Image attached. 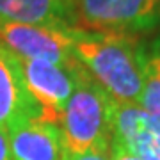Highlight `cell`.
Returning a JSON list of instances; mask_svg holds the SVG:
<instances>
[{
    "instance_id": "cell-4",
    "label": "cell",
    "mask_w": 160,
    "mask_h": 160,
    "mask_svg": "<svg viewBox=\"0 0 160 160\" xmlns=\"http://www.w3.org/2000/svg\"><path fill=\"white\" fill-rule=\"evenodd\" d=\"M18 64L22 69L23 84L39 107L41 118L57 125L71 92L78 84L84 66L75 57L66 64L18 57Z\"/></svg>"
},
{
    "instance_id": "cell-5",
    "label": "cell",
    "mask_w": 160,
    "mask_h": 160,
    "mask_svg": "<svg viewBox=\"0 0 160 160\" xmlns=\"http://www.w3.org/2000/svg\"><path fill=\"white\" fill-rule=\"evenodd\" d=\"M71 30L0 20V45L16 57L66 64L75 57Z\"/></svg>"
},
{
    "instance_id": "cell-12",
    "label": "cell",
    "mask_w": 160,
    "mask_h": 160,
    "mask_svg": "<svg viewBox=\"0 0 160 160\" xmlns=\"http://www.w3.org/2000/svg\"><path fill=\"white\" fill-rule=\"evenodd\" d=\"M110 160H141V158L137 155H133L132 151H128L118 141H112L110 142Z\"/></svg>"
},
{
    "instance_id": "cell-13",
    "label": "cell",
    "mask_w": 160,
    "mask_h": 160,
    "mask_svg": "<svg viewBox=\"0 0 160 160\" xmlns=\"http://www.w3.org/2000/svg\"><path fill=\"white\" fill-rule=\"evenodd\" d=\"M0 160H12L9 148V130L0 128Z\"/></svg>"
},
{
    "instance_id": "cell-6",
    "label": "cell",
    "mask_w": 160,
    "mask_h": 160,
    "mask_svg": "<svg viewBox=\"0 0 160 160\" xmlns=\"http://www.w3.org/2000/svg\"><path fill=\"white\" fill-rule=\"evenodd\" d=\"M112 141L141 160H160V123L139 103H112Z\"/></svg>"
},
{
    "instance_id": "cell-3",
    "label": "cell",
    "mask_w": 160,
    "mask_h": 160,
    "mask_svg": "<svg viewBox=\"0 0 160 160\" xmlns=\"http://www.w3.org/2000/svg\"><path fill=\"white\" fill-rule=\"evenodd\" d=\"M71 29L135 36L160 27V0H69Z\"/></svg>"
},
{
    "instance_id": "cell-9",
    "label": "cell",
    "mask_w": 160,
    "mask_h": 160,
    "mask_svg": "<svg viewBox=\"0 0 160 160\" xmlns=\"http://www.w3.org/2000/svg\"><path fill=\"white\" fill-rule=\"evenodd\" d=\"M0 20L71 30L69 0H0Z\"/></svg>"
},
{
    "instance_id": "cell-10",
    "label": "cell",
    "mask_w": 160,
    "mask_h": 160,
    "mask_svg": "<svg viewBox=\"0 0 160 160\" xmlns=\"http://www.w3.org/2000/svg\"><path fill=\"white\" fill-rule=\"evenodd\" d=\"M139 105L160 123V45L146 50L144 57V84Z\"/></svg>"
},
{
    "instance_id": "cell-11",
    "label": "cell",
    "mask_w": 160,
    "mask_h": 160,
    "mask_svg": "<svg viewBox=\"0 0 160 160\" xmlns=\"http://www.w3.org/2000/svg\"><path fill=\"white\" fill-rule=\"evenodd\" d=\"M62 160H110V148L87 149V151H80V153L64 149Z\"/></svg>"
},
{
    "instance_id": "cell-7",
    "label": "cell",
    "mask_w": 160,
    "mask_h": 160,
    "mask_svg": "<svg viewBox=\"0 0 160 160\" xmlns=\"http://www.w3.org/2000/svg\"><path fill=\"white\" fill-rule=\"evenodd\" d=\"M12 160H62L64 144L55 123L29 118L9 128Z\"/></svg>"
},
{
    "instance_id": "cell-8",
    "label": "cell",
    "mask_w": 160,
    "mask_h": 160,
    "mask_svg": "<svg viewBox=\"0 0 160 160\" xmlns=\"http://www.w3.org/2000/svg\"><path fill=\"white\" fill-rule=\"evenodd\" d=\"M29 118H41V110L23 84L18 57L0 45V128Z\"/></svg>"
},
{
    "instance_id": "cell-2",
    "label": "cell",
    "mask_w": 160,
    "mask_h": 160,
    "mask_svg": "<svg viewBox=\"0 0 160 160\" xmlns=\"http://www.w3.org/2000/svg\"><path fill=\"white\" fill-rule=\"evenodd\" d=\"M112 103L114 100L84 68L57 123L64 149L80 153L87 149L110 148Z\"/></svg>"
},
{
    "instance_id": "cell-1",
    "label": "cell",
    "mask_w": 160,
    "mask_h": 160,
    "mask_svg": "<svg viewBox=\"0 0 160 160\" xmlns=\"http://www.w3.org/2000/svg\"><path fill=\"white\" fill-rule=\"evenodd\" d=\"M73 55L114 102L139 103L146 48L135 36L71 30Z\"/></svg>"
}]
</instances>
